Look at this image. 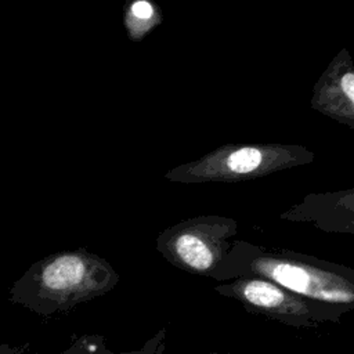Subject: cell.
Returning a JSON list of instances; mask_svg holds the SVG:
<instances>
[{
  "mask_svg": "<svg viewBox=\"0 0 354 354\" xmlns=\"http://www.w3.org/2000/svg\"><path fill=\"white\" fill-rule=\"evenodd\" d=\"M261 277L296 295L329 304L344 314L354 310V267L288 249L234 239L213 274L218 282Z\"/></svg>",
  "mask_w": 354,
  "mask_h": 354,
  "instance_id": "obj_1",
  "label": "cell"
},
{
  "mask_svg": "<svg viewBox=\"0 0 354 354\" xmlns=\"http://www.w3.org/2000/svg\"><path fill=\"white\" fill-rule=\"evenodd\" d=\"M119 274L104 257L83 248L62 250L33 263L10 288V301L51 317L115 289Z\"/></svg>",
  "mask_w": 354,
  "mask_h": 354,
  "instance_id": "obj_2",
  "label": "cell"
},
{
  "mask_svg": "<svg viewBox=\"0 0 354 354\" xmlns=\"http://www.w3.org/2000/svg\"><path fill=\"white\" fill-rule=\"evenodd\" d=\"M315 153L299 144H225L165 173L171 183H245L313 163Z\"/></svg>",
  "mask_w": 354,
  "mask_h": 354,
  "instance_id": "obj_3",
  "label": "cell"
},
{
  "mask_svg": "<svg viewBox=\"0 0 354 354\" xmlns=\"http://www.w3.org/2000/svg\"><path fill=\"white\" fill-rule=\"evenodd\" d=\"M236 234L238 223L232 217L195 216L165 228L158 235L155 246L176 268L212 278Z\"/></svg>",
  "mask_w": 354,
  "mask_h": 354,
  "instance_id": "obj_4",
  "label": "cell"
},
{
  "mask_svg": "<svg viewBox=\"0 0 354 354\" xmlns=\"http://www.w3.org/2000/svg\"><path fill=\"white\" fill-rule=\"evenodd\" d=\"M213 290L241 303L246 311L264 315L293 328H315L322 324H337L343 311L296 295L261 277H241L217 283Z\"/></svg>",
  "mask_w": 354,
  "mask_h": 354,
  "instance_id": "obj_5",
  "label": "cell"
},
{
  "mask_svg": "<svg viewBox=\"0 0 354 354\" xmlns=\"http://www.w3.org/2000/svg\"><path fill=\"white\" fill-rule=\"evenodd\" d=\"M310 106L324 116L354 129V59L342 48L313 87Z\"/></svg>",
  "mask_w": 354,
  "mask_h": 354,
  "instance_id": "obj_6",
  "label": "cell"
},
{
  "mask_svg": "<svg viewBox=\"0 0 354 354\" xmlns=\"http://www.w3.org/2000/svg\"><path fill=\"white\" fill-rule=\"evenodd\" d=\"M279 218L311 224L324 232L354 235V188L307 194Z\"/></svg>",
  "mask_w": 354,
  "mask_h": 354,
  "instance_id": "obj_7",
  "label": "cell"
},
{
  "mask_svg": "<svg viewBox=\"0 0 354 354\" xmlns=\"http://www.w3.org/2000/svg\"><path fill=\"white\" fill-rule=\"evenodd\" d=\"M162 22V10L152 0H129L124 6L123 24L131 41H141Z\"/></svg>",
  "mask_w": 354,
  "mask_h": 354,
  "instance_id": "obj_8",
  "label": "cell"
},
{
  "mask_svg": "<svg viewBox=\"0 0 354 354\" xmlns=\"http://www.w3.org/2000/svg\"><path fill=\"white\" fill-rule=\"evenodd\" d=\"M57 354H112L100 335H82Z\"/></svg>",
  "mask_w": 354,
  "mask_h": 354,
  "instance_id": "obj_9",
  "label": "cell"
},
{
  "mask_svg": "<svg viewBox=\"0 0 354 354\" xmlns=\"http://www.w3.org/2000/svg\"><path fill=\"white\" fill-rule=\"evenodd\" d=\"M166 344V329L158 330L151 339H148L142 347L131 351H123L119 354H162Z\"/></svg>",
  "mask_w": 354,
  "mask_h": 354,
  "instance_id": "obj_10",
  "label": "cell"
},
{
  "mask_svg": "<svg viewBox=\"0 0 354 354\" xmlns=\"http://www.w3.org/2000/svg\"><path fill=\"white\" fill-rule=\"evenodd\" d=\"M26 347L11 346L8 343H0V354H25Z\"/></svg>",
  "mask_w": 354,
  "mask_h": 354,
  "instance_id": "obj_11",
  "label": "cell"
},
{
  "mask_svg": "<svg viewBox=\"0 0 354 354\" xmlns=\"http://www.w3.org/2000/svg\"><path fill=\"white\" fill-rule=\"evenodd\" d=\"M210 354H235V353H228V351H227V353H220V351H212Z\"/></svg>",
  "mask_w": 354,
  "mask_h": 354,
  "instance_id": "obj_12",
  "label": "cell"
}]
</instances>
